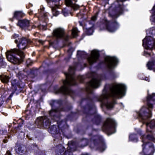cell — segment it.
Listing matches in <instances>:
<instances>
[{
	"mask_svg": "<svg viewBox=\"0 0 155 155\" xmlns=\"http://www.w3.org/2000/svg\"><path fill=\"white\" fill-rule=\"evenodd\" d=\"M78 81L79 80V81H80L81 82H82V81H83V78L82 77H78Z\"/></svg>",
	"mask_w": 155,
	"mask_h": 155,
	"instance_id": "ac0fdd59",
	"label": "cell"
},
{
	"mask_svg": "<svg viewBox=\"0 0 155 155\" xmlns=\"http://www.w3.org/2000/svg\"><path fill=\"white\" fill-rule=\"evenodd\" d=\"M101 83L100 80L97 79H92L89 81L86 88V92L88 93H91L93 90L97 89L100 86Z\"/></svg>",
	"mask_w": 155,
	"mask_h": 155,
	"instance_id": "277c9868",
	"label": "cell"
},
{
	"mask_svg": "<svg viewBox=\"0 0 155 155\" xmlns=\"http://www.w3.org/2000/svg\"><path fill=\"white\" fill-rule=\"evenodd\" d=\"M66 79L63 81L64 85L67 86H74L76 85L75 80L73 77V75L68 73H65Z\"/></svg>",
	"mask_w": 155,
	"mask_h": 155,
	"instance_id": "52a82bcc",
	"label": "cell"
},
{
	"mask_svg": "<svg viewBox=\"0 0 155 155\" xmlns=\"http://www.w3.org/2000/svg\"><path fill=\"white\" fill-rule=\"evenodd\" d=\"M104 62L108 69H112L118 65V60L115 57L107 56L104 59Z\"/></svg>",
	"mask_w": 155,
	"mask_h": 155,
	"instance_id": "5b68a950",
	"label": "cell"
},
{
	"mask_svg": "<svg viewBox=\"0 0 155 155\" xmlns=\"http://www.w3.org/2000/svg\"><path fill=\"white\" fill-rule=\"evenodd\" d=\"M116 122L114 119L107 118L103 123L102 130L107 135H111L116 131Z\"/></svg>",
	"mask_w": 155,
	"mask_h": 155,
	"instance_id": "3957f363",
	"label": "cell"
},
{
	"mask_svg": "<svg viewBox=\"0 0 155 155\" xmlns=\"http://www.w3.org/2000/svg\"><path fill=\"white\" fill-rule=\"evenodd\" d=\"M6 55L8 61L14 64L21 63L25 58L24 53L17 49L8 51L6 53Z\"/></svg>",
	"mask_w": 155,
	"mask_h": 155,
	"instance_id": "6da1fadb",
	"label": "cell"
},
{
	"mask_svg": "<svg viewBox=\"0 0 155 155\" xmlns=\"http://www.w3.org/2000/svg\"><path fill=\"white\" fill-rule=\"evenodd\" d=\"M10 78L6 75L2 74L0 76V80L3 83H7L9 81Z\"/></svg>",
	"mask_w": 155,
	"mask_h": 155,
	"instance_id": "8fae6325",
	"label": "cell"
},
{
	"mask_svg": "<svg viewBox=\"0 0 155 155\" xmlns=\"http://www.w3.org/2000/svg\"><path fill=\"white\" fill-rule=\"evenodd\" d=\"M47 117L46 116H42L39 117L36 122V126L38 128L40 129H45V128L44 126V121Z\"/></svg>",
	"mask_w": 155,
	"mask_h": 155,
	"instance_id": "9c48e42d",
	"label": "cell"
},
{
	"mask_svg": "<svg viewBox=\"0 0 155 155\" xmlns=\"http://www.w3.org/2000/svg\"><path fill=\"white\" fill-rule=\"evenodd\" d=\"M6 65V62L4 61L3 58L0 55V68L3 67Z\"/></svg>",
	"mask_w": 155,
	"mask_h": 155,
	"instance_id": "4fadbf2b",
	"label": "cell"
},
{
	"mask_svg": "<svg viewBox=\"0 0 155 155\" xmlns=\"http://www.w3.org/2000/svg\"></svg>",
	"mask_w": 155,
	"mask_h": 155,
	"instance_id": "44dd1931",
	"label": "cell"
},
{
	"mask_svg": "<svg viewBox=\"0 0 155 155\" xmlns=\"http://www.w3.org/2000/svg\"><path fill=\"white\" fill-rule=\"evenodd\" d=\"M65 3L66 6L68 7H71L73 4L71 0H65Z\"/></svg>",
	"mask_w": 155,
	"mask_h": 155,
	"instance_id": "5bb4252c",
	"label": "cell"
},
{
	"mask_svg": "<svg viewBox=\"0 0 155 155\" xmlns=\"http://www.w3.org/2000/svg\"><path fill=\"white\" fill-rule=\"evenodd\" d=\"M64 33V31L63 29L61 28H58L54 30L53 32V35L57 38H61L63 37Z\"/></svg>",
	"mask_w": 155,
	"mask_h": 155,
	"instance_id": "30bf717a",
	"label": "cell"
},
{
	"mask_svg": "<svg viewBox=\"0 0 155 155\" xmlns=\"http://www.w3.org/2000/svg\"><path fill=\"white\" fill-rule=\"evenodd\" d=\"M8 140L7 139H4L3 140V142L4 143H5L8 142Z\"/></svg>",
	"mask_w": 155,
	"mask_h": 155,
	"instance_id": "d6986e66",
	"label": "cell"
},
{
	"mask_svg": "<svg viewBox=\"0 0 155 155\" xmlns=\"http://www.w3.org/2000/svg\"><path fill=\"white\" fill-rule=\"evenodd\" d=\"M126 90V87L124 84H115L111 86L108 94L115 100L121 99L125 96Z\"/></svg>",
	"mask_w": 155,
	"mask_h": 155,
	"instance_id": "7a4b0ae2",
	"label": "cell"
},
{
	"mask_svg": "<svg viewBox=\"0 0 155 155\" xmlns=\"http://www.w3.org/2000/svg\"><path fill=\"white\" fill-rule=\"evenodd\" d=\"M71 7L74 10H77L79 8V6L75 4H72Z\"/></svg>",
	"mask_w": 155,
	"mask_h": 155,
	"instance_id": "2e32d148",
	"label": "cell"
},
{
	"mask_svg": "<svg viewBox=\"0 0 155 155\" xmlns=\"http://www.w3.org/2000/svg\"><path fill=\"white\" fill-rule=\"evenodd\" d=\"M97 14H96L95 16H94L93 17H92L91 18V20H92V21H94L95 20H96L97 19Z\"/></svg>",
	"mask_w": 155,
	"mask_h": 155,
	"instance_id": "e0dca14e",
	"label": "cell"
},
{
	"mask_svg": "<svg viewBox=\"0 0 155 155\" xmlns=\"http://www.w3.org/2000/svg\"><path fill=\"white\" fill-rule=\"evenodd\" d=\"M8 152H7V155H11V154L10 152H9V151H8Z\"/></svg>",
	"mask_w": 155,
	"mask_h": 155,
	"instance_id": "ffe728a7",
	"label": "cell"
},
{
	"mask_svg": "<svg viewBox=\"0 0 155 155\" xmlns=\"http://www.w3.org/2000/svg\"><path fill=\"white\" fill-rule=\"evenodd\" d=\"M100 57L99 52L97 50H93L91 52L90 55L88 58V62L89 64L91 65L97 62Z\"/></svg>",
	"mask_w": 155,
	"mask_h": 155,
	"instance_id": "8992f818",
	"label": "cell"
},
{
	"mask_svg": "<svg viewBox=\"0 0 155 155\" xmlns=\"http://www.w3.org/2000/svg\"><path fill=\"white\" fill-rule=\"evenodd\" d=\"M79 31L77 28H73L72 31V35L73 38H76L78 36Z\"/></svg>",
	"mask_w": 155,
	"mask_h": 155,
	"instance_id": "7c38bea8",
	"label": "cell"
},
{
	"mask_svg": "<svg viewBox=\"0 0 155 155\" xmlns=\"http://www.w3.org/2000/svg\"><path fill=\"white\" fill-rule=\"evenodd\" d=\"M57 93H60L65 95L71 96L73 94V91L69 89L68 86L64 85L61 87L57 91Z\"/></svg>",
	"mask_w": 155,
	"mask_h": 155,
	"instance_id": "ba28073f",
	"label": "cell"
},
{
	"mask_svg": "<svg viewBox=\"0 0 155 155\" xmlns=\"http://www.w3.org/2000/svg\"><path fill=\"white\" fill-rule=\"evenodd\" d=\"M75 68L74 66L70 67L69 69V73L73 75L74 74V72L75 71Z\"/></svg>",
	"mask_w": 155,
	"mask_h": 155,
	"instance_id": "9a60e30c",
	"label": "cell"
}]
</instances>
